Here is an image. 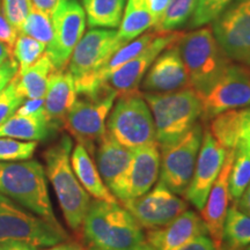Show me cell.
Instances as JSON below:
<instances>
[{"instance_id":"cell-21","label":"cell","mask_w":250,"mask_h":250,"mask_svg":"<svg viewBox=\"0 0 250 250\" xmlns=\"http://www.w3.org/2000/svg\"><path fill=\"white\" fill-rule=\"evenodd\" d=\"M202 234H208L202 217L188 208L166 226L147 229L146 239L153 250H179Z\"/></svg>"},{"instance_id":"cell-29","label":"cell","mask_w":250,"mask_h":250,"mask_svg":"<svg viewBox=\"0 0 250 250\" xmlns=\"http://www.w3.org/2000/svg\"><path fill=\"white\" fill-rule=\"evenodd\" d=\"M89 28L117 29L126 0H81Z\"/></svg>"},{"instance_id":"cell-51","label":"cell","mask_w":250,"mask_h":250,"mask_svg":"<svg viewBox=\"0 0 250 250\" xmlns=\"http://www.w3.org/2000/svg\"><path fill=\"white\" fill-rule=\"evenodd\" d=\"M0 2H1V0H0Z\"/></svg>"},{"instance_id":"cell-10","label":"cell","mask_w":250,"mask_h":250,"mask_svg":"<svg viewBox=\"0 0 250 250\" xmlns=\"http://www.w3.org/2000/svg\"><path fill=\"white\" fill-rule=\"evenodd\" d=\"M52 21V39L45 54L55 70H65L70 58L86 29V14L78 0H59Z\"/></svg>"},{"instance_id":"cell-24","label":"cell","mask_w":250,"mask_h":250,"mask_svg":"<svg viewBox=\"0 0 250 250\" xmlns=\"http://www.w3.org/2000/svg\"><path fill=\"white\" fill-rule=\"evenodd\" d=\"M208 129L226 149H234L237 142H242L250 151V107L218 115Z\"/></svg>"},{"instance_id":"cell-6","label":"cell","mask_w":250,"mask_h":250,"mask_svg":"<svg viewBox=\"0 0 250 250\" xmlns=\"http://www.w3.org/2000/svg\"><path fill=\"white\" fill-rule=\"evenodd\" d=\"M105 126L109 136L126 148L156 143L151 109L139 90L117 96Z\"/></svg>"},{"instance_id":"cell-49","label":"cell","mask_w":250,"mask_h":250,"mask_svg":"<svg viewBox=\"0 0 250 250\" xmlns=\"http://www.w3.org/2000/svg\"><path fill=\"white\" fill-rule=\"evenodd\" d=\"M86 250H100V249H98L96 248V247H94V246H90L88 249H86Z\"/></svg>"},{"instance_id":"cell-40","label":"cell","mask_w":250,"mask_h":250,"mask_svg":"<svg viewBox=\"0 0 250 250\" xmlns=\"http://www.w3.org/2000/svg\"><path fill=\"white\" fill-rule=\"evenodd\" d=\"M17 36L18 33L15 31L14 28L11 26V23L7 21V19L5 18L4 12H2L1 2H0V41L6 43V44L12 48L15 40H17Z\"/></svg>"},{"instance_id":"cell-31","label":"cell","mask_w":250,"mask_h":250,"mask_svg":"<svg viewBox=\"0 0 250 250\" xmlns=\"http://www.w3.org/2000/svg\"><path fill=\"white\" fill-rule=\"evenodd\" d=\"M250 183V151L242 142L234 147V158L228 179L229 199L235 203Z\"/></svg>"},{"instance_id":"cell-27","label":"cell","mask_w":250,"mask_h":250,"mask_svg":"<svg viewBox=\"0 0 250 250\" xmlns=\"http://www.w3.org/2000/svg\"><path fill=\"white\" fill-rule=\"evenodd\" d=\"M153 27V20L146 0H126L123 19L117 30L122 45L133 41Z\"/></svg>"},{"instance_id":"cell-2","label":"cell","mask_w":250,"mask_h":250,"mask_svg":"<svg viewBox=\"0 0 250 250\" xmlns=\"http://www.w3.org/2000/svg\"><path fill=\"white\" fill-rule=\"evenodd\" d=\"M151 109L159 148L182 138L202 116V96L192 87L169 93H143Z\"/></svg>"},{"instance_id":"cell-30","label":"cell","mask_w":250,"mask_h":250,"mask_svg":"<svg viewBox=\"0 0 250 250\" xmlns=\"http://www.w3.org/2000/svg\"><path fill=\"white\" fill-rule=\"evenodd\" d=\"M250 246V217L236 208H228L225 218L220 250H245Z\"/></svg>"},{"instance_id":"cell-5","label":"cell","mask_w":250,"mask_h":250,"mask_svg":"<svg viewBox=\"0 0 250 250\" xmlns=\"http://www.w3.org/2000/svg\"><path fill=\"white\" fill-rule=\"evenodd\" d=\"M0 192L52 224L56 219L45 170L36 160L0 161Z\"/></svg>"},{"instance_id":"cell-13","label":"cell","mask_w":250,"mask_h":250,"mask_svg":"<svg viewBox=\"0 0 250 250\" xmlns=\"http://www.w3.org/2000/svg\"><path fill=\"white\" fill-rule=\"evenodd\" d=\"M122 205L145 229L164 227L189 208L184 199L171 192L160 181L143 196L127 199Z\"/></svg>"},{"instance_id":"cell-33","label":"cell","mask_w":250,"mask_h":250,"mask_svg":"<svg viewBox=\"0 0 250 250\" xmlns=\"http://www.w3.org/2000/svg\"><path fill=\"white\" fill-rule=\"evenodd\" d=\"M19 34L33 37L43 44L48 45L52 39L51 17L33 6Z\"/></svg>"},{"instance_id":"cell-18","label":"cell","mask_w":250,"mask_h":250,"mask_svg":"<svg viewBox=\"0 0 250 250\" xmlns=\"http://www.w3.org/2000/svg\"><path fill=\"white\" fill-rule=\"evenodd\" d=\"M160 175V148L152 143L133 149L118 201L137 198L151 190Z\"/></svg>"},{"instance_id":"cell-8","label":"cell","mask_w":250,"mask_h":250,"mask_svg":"<svg viewBox=\"0 0 250 250\" xmlns=\"http://www.w3.org/2000/svg\"><path fill=\"white\" fill-rule=\"evenodd\" d=\"M118 94L104 85L92 95H80L65 118L64 126L78 144L94 155L100 140L107 133V118Z\"/></svg>"},{"instance_id":"cell-11","label":"cell","mask_w":250,"mask_h":250,"mask_svg":"<svg viewBox=\"0 0 250 250\" xmlns=\"http://www.w3.org/2000/svg\"><path fill=\"white\" fill-rule=\"evenodd\" d=\"M211 28L228 58L250 67V0H233Z\"/></svg>"},{"instance_id":"cell-48","label":"cell","mask_w":250,"mask_h":250,"mask_svg":"<svg viewBox=\"0 0 250 250\" xmlns=\"http://www.w3.org/2000/svg\"><path fill=\"white\" fill-rule=\"evenodd\" d=\"M12 57V48L6 43L0 41V66L7 61L8 58Z\"/></svg>"},{"instance_id":"cell-34","label":"cell","mask_w":250,"mask_h":250,"mask_svg":"<svg viewBox=\"0 0 250 250\" xmlns=\"http://www.w3.org/2000/svg\"><path fill=\"white\" fill-rule=\"evenodd\" d=\"M197 0H170L159 31H176L192 17Z\"/></svg>"},{"instance_id":"cell-47","label":"cell","mask_w":250,"mask_h":250,"mask_svg":"<svg viewBox=\"0 0 250 250\" xmlns=\"http://www.w3.org/2000/svg\"><path fill=\"white\" fill-rule=\"evenodd\" d=\"M44 250H86L85 247L78 242H61L58 245L49 247L48 249Z\"/></svg>"},{"instance_id":"cell-44","label":"cell","mask_w":250,"mask_h":250,"mask_svg":"<svg viewBox=\"0 0 250 250\" xmlns=\"http://www.w3.org/2000/svg\"><path fill=\"white\" fill-rule=\"evenodd\" d=\"M233 205H235L237 210L241 211L242 213L250 217V183L242 195L240 196V198L235 203H233Z\"/></svg>"},{"instance_id":"cell-22","label":"cell","mask_w":250,"mask_h":250,"mask_svg":"<svg viewBox=\"0 0 250 250\" xmlns=\"http://www.w3.org/2000/svg\"><path fill=\"white\" fill-rule=\"evenodd\" d=\"M159 34H160V31L156 30L144 33L143 35L116 50L98 71H95L88 77L83 78V79L76 81L78 95H92V94L102 89L111 74H114L121 67H123L126 62H129L131 59H133L137 55L140 54Z\"/></svg>"},{"instance_id":"cell-9","label":"cell","mask_w":250,"mask_h":250,"mask_svg":"<svg viewBox=\"0 0 250 250\" xmlns=\"http://www.w3.org/2000/svg\"><path fill=\"white\" fill-rule=\"evenodd\" d=\"M203 131V124L197 123L182 138L160 149V182L179 196H184L191 182Z\"/></svg>"},{"instance_id":"cell-35","label":"cell","mask_w":250,"mask_h":250,"mask_svg":"<svg viewBox=\"0 0 250 250\" xmlns=\"http://www.w3.org/2000/svg\"><path fill=\"white\" fill-rule=\"evenodd\" d=\"M36 142L0 137V161L28 160L35 153Z\"/></svg>"},{"instance_id":"cell-38","label":"cell","mask_w":250,"mask_h":250,"mask_svg":"<svg viewBox=\"0 0 250 250\" xmlns=\"http://www.w3.org/2000/svg\"><path fill=\"white\" fill-rule=\"evenodd\" d=\"M23 101L24 98L19 93L14 77L5 87V89L0 93V125L15 114Z\"/></svg>"},{"instance_id":"cell-23","label":"cell","mask_w":250,"mask_h":250,"mask_svg":"<svg viewBox=\"0 0 250 250\" xmlns=\"http://www.w3.org/2000/svg\"><path fill=\"white\" fill-rule=\"evenodd\" d=\"M77 98L76 81L71 72L66 68L52 71L44 96L45 117L52 131L64 125L67 112Z\"/></svg>"},{"instance_id":"cell-19","label":"cell","mask_w":250,"mask_h":250,"mask_svg":"<svg viewBox=\"0 0 250 250\" xmlns=\"http://www.w3.org/2000/svg\"><path fill=\"white\" fill-rule=\"evenodd\" d=\"M233 158L234 149H228L223 169L211 188L204 208L201 210V217L204 221L208 235L214 243L215 250H220L225 218L228 210V203L230 201L229 192H228V179H229Z\"/></svg>"},{"instance_id":"cell-16","label":"cell","mask_w":250,"mask_h":250,"mask_svg":"<svg viewBox=\"0 0 250 250\" xmlns=\"http://www.w3.org/2000/svg\"><path fill=\"white\" fill-rule=\"evenodd\" d=\"M182 35L183 33L181 31H160L140 54L111 74L105 85L114 89L118 95L138 92L143 78L151 67L152 62L167 46L177 42Z\"/></svg>"},{"instance_id":"cell-36","label":"cell","mask_w":250,"mask_h":250,"mask_svg":"<svg viewBox=\"0 0 250 250\" xmlns=\"http://www.w3.org/2000/svg\"><path fill=\"white\" fill-rule=\"evenodd\" d=\"M233 0H197V6L188 27L199 28L212 22Z\"/></svg>"},{"instance_id":"cell-15","label":"cell","mask_w":250,"mask_h":250,"mask_svg":"<svg viewBox=\"0 0 250 250\" xmlns=\"http://www.w3.org/2000/svg\"><path fill=\"white\" fill-rule=\"evenodd\" d=\"M122 46L117 40L116 29L90 28L81 37L68 62V71L74 81L83 79L98 71Z\"/></svg>"},{"instance_id":"cell-37","label":"cell","mask_w":250,"mask_h":250,"mask_svg":"<svg viewBox=\"0 0 250 250\" xmlns=\"http://www.w3.org/2000/svg\"><path fill=\"white\" fill-rule=\"evenodd\" d=\"M1 7L5 18L19 34L33 7V2L31 0H1Z\"/></svg>"},{"instance_id":"cell-7","label":"cell","mask_w":250,"mask_h":250,"mask_svg":"<svg viewBox=\"0 0 250 250\" xmlns=\"http://www.w3.org/2000/svg\"><path fill=\"white\" fill-rule=\"evenodd\" d=\"M67 240L59 224H52L0 192V243L22 242L35 248L52 247Z\"/></svg>"},{"instance_id":"cell-45","label":"cell","mask_w":250,"mask_h":250,"mask_svg":"<svg viewBox=\"0 0 250 250\" xmlns=\"http://www.w3.org/2000/svg\"><path fill=\"white\" fill-rule=\"evenodd\" d=\"M59 0H31L33 6L43 13L49 14L51 17L54 13L56 6H57Z\"/></svg>"},{"instance_id":"cell-26","label":"cell","mask_w":250,"mask_h":250,"mask_svg":"<svg viewBox=\"0 0 250 250\" xmlns=\"http://www.w3.org/2000/svg\"><path fill=\"white\" fill-rule=\"evenodd\" d=\"M45 114L20 115L15 112L0 125V137L26 142H40L51 132Z\"/></svg>"},{"instance_id":"cell-43","label":"cell","mask_w":250,"mask_h":250,"mask_svg":"<svg viewBox=\"0 0 250 250\" xmlns=\"http://www.w3.org/2000/svg\"><path fill=\"white\" fill-rule=\"evenodd\" d=\"M179 250H215V247L208 234H202L181 247Z\"/></svg>"},{"instance_id":"cell-14","label":"cell","mask_w":250,"mask_h":250,"mask_svg":"<svg viewBox=\"0 0 250 250\" xmlns=\"http://www.w3.org/2000/svg\"><path fill=\"white\" fill-rule=\"evenodd\" d=\"M228 149L217 142L208 127L203 131V138L195 171L184 197L198 211L204 208L206 199L215 180L218 179L226 160Z\"/></svg>"},{"instance_id":"cell-3","label":"cell","mask_w":250,"mask_h":250,"mask_svg":"<svg viewBox=\"0 0 250 250\" xmlns=\"http://www.w3.org/2000/svg\"><path fill=\"white\" fill-rule=\"evenodd\" d=\"M72 140L62 134L44 153L45 171L57 196L59 206L68 227L78 230L90 205L89 193L83 189L71 166Z\"/></svg>"},{"instance_id":"cell-25","label":"cell","mask_w":250,"mask_h":250,"mask_svg":"<svg viewBox=\"0 0 250 250\" xmlns=\"http://www.w3.org/2000/svg\"><path fill=\"white\" fill-rule=\"evenodd\" d=\"M71 166L80 184L90 196L99 201L122 204L103 182L92 156L81 144H77L72 151Z\"/></svg>"},{"instance_id":"cell-1","label":"cell","mask_w":250,"mask_h":250,"mask_svg":"<svg viewBox=\"0 0 250 250\" xmlns=\"http://www.w3.org/2000/svg\"><path fill=\"white\" fill-rule=\"evenodd\" d=\"M122 204L90 202L83 219V235L100 250H153L132 214Z\"/></svg>"},{"instance_id":"cell-32","label":"cell","mask_w":250,"mask_h":250,"mask_svg":"<svg viewBox=\"0 0 250 250\" xmlns=\"http://www.w3.org/2000/svg\"><path fill=\"white\" fill-rule=\"evenodd\" d=\"M46 45L33 37L18 34L13 46H12V58L17 62L21 74L34 65L45 52Z\"/></svg>"},{"instance_id":"cell-12","label":"cell","mask_w":250,"mask_h":250,"mask_svg":"<svg viewBox=\"0 0 250 250\" xmlns=\"http://www.w3.org/2000/svg\"><path fill=\"white\" fill-rule=\"evenodd\" d=\"M203 123L225 111L250 105V67L232 62L214 86L202 98Z\"/></svg>"},{"instance_id":"cell-46","label":"cell","mask_w":250,"mask_h":250,"mask_svg":"<svg viewBox=\"0 0 250 250\" xmlns=\"http://www.w3.org/2000/svg\"><path fill=\"white\" fill-rule=\"evenodd\" d=\"M0 250H37L35 247L22 242H2L0 243Z\"/></svg>"},{"instance_id":"cell-20","label":"cell","mask_w":250,"mask_h":250,"mask_svg":"<svg viewBox=\"0 0 250 250\" xmlns=\"http://www.w3.org/2000/svg\"><path fill=\"white\" fill-rule=\"evenodd\" d=\"M132 154L133 149L124 147L108 133L103 136L95 147L94 156L99 173L103 182L117 199L121 195L122 186Z\"/></svg>"},{"instance_id":"cell-4","label":"cell","mask_w":250,"mask_h":250,"mask_svg":"<svg viewBox=\"0 0 250 250\" xmlns=\"http://www.w3.org/2000/svg\"><path fill=\"white\" fill-rule=\"evenodd\" d=\"M177 44L190 86L203 98L233 62L219 45L208 26L183 33Z\"/></svg>"},{"instance_id":"cell-41","label":"cell","mask_w":250,"mask_h":250,"mask_svg":"<svg viewBox=\"0 0 250 250\" xmlns=\"http://www.w3.org/2000/svg\"><path fill=\"white\" fill-rule=\"evenodd\" d=\"M19 71L17 62L13 58H8L4 64L0 66V93L5 89V87L11 83V80L17 76Z\"/></svg>"},{"instance_id":"cell-39","label":"cell","mask_w":250,"mask_h":250,"mask_svg":"<svg viewBox=\"0 0 250 250\" xmlns=\"http://www.w3.org/2000/svg\"><path fill=\"white\" fill-rule=\"evenodd\" d=\"M170 0H146L153 20V28L159 31Z\"/></svg>"},{"instance_id":"cell-42","label":"cell","mask_w":250,"mask_h":250,"mask_svg":"<svg viewBox=\"0 0 250 250\" xmlns=\"http://www.w3.org/2000/svg\"><path fill=\"white\" fill-rule=\"evenodd\" d=\"M20 115H40L45 114L44 98L42 99H27L21 103L20 107L15 111Z\"/></svg>"},{"instance_id":"cell-50","label":"cell","mask_w":250,"mask_h":250,"mask_svg":"<svg viewBox=\"0 0 250 250\" xmlns=\"http://www.w3.org/2000/svg\"><path fill=\"white\" fill-rule=\"evenodd\" d=\"M245 250H250V246H248V247H247V248H246Z\"/></svg>"},{"instance_id":"cell-28","label":"cell","mask_w":250,"mask_h":250,"mask_svg":"<svg viewBox=\"0 0 250 250\" xmlns=\"http://www.w3.org/2000/svg\"><path fill=\"white\" fill-rule=\"evenodd\" d=\"M54 65L49 56L43 54L35 64L21 74L15 76L17 88L24 99H42L45 96L50 74L54 71Z\"/></svg>"},{"instance_id":"cell-17","label":"cell","mask_w":250,"mask_h":250,"mask_svg":"<svg viewBox=\"0 0 250 250\" xmlns=\"http://www.w3.org/2000/svg\"><path fill=\"white\" fill-rule=\"evenodd\" d=\"M179 41L167 46L152 62L140 83L145 93H169L191 87L180 54Z\"/></svg>"}]
</instances>
